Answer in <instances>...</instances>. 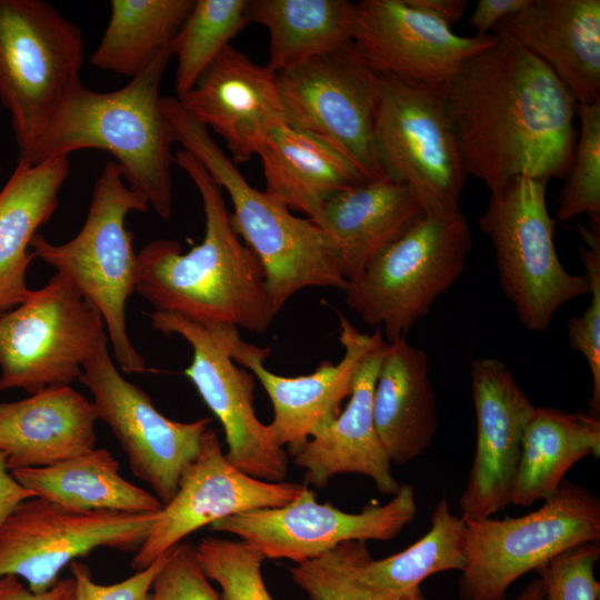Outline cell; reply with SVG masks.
Listing matches in <instances>:
<instances>
[{"mask_svg": "<svg viewBox=\"0 0 600 600\" xmlns=\"http://www.w3.org/2000/svg\"><path fill=\"white\" fill-rule=\"evenodd\" d=\"M177 99L193 120L222 137L236 164L249 161L273 128L287 122L277 73L231 44Z\"/></svg>", "mask_w": 600, "mask_h": 600, "instance_id": "44dd1931", "label": "cell"}, {"mask_svg": "<svg viewBox=\"0 0 600 600\" xmlns=\"http://www.w3.org/2000/svg\"><path fill=\"white\" fill-rule=\"evenodd\" d=\"M578 116L579 133L556 219L588 214L591 222L600 223V101L579 106Z\"/></svg>", "mask_w": 600, "mask_h": 600, "instance_id": "e575fe53", "label": "cell"}, {"mask_svg": "<svg viewBox=\"0 0 600 600\" xmlns=\"http://www.w3.org/2000/svg\"><path fill=\"white\" fill-rule=\"evenodd\" d=\"M463 520L460 600H506L510 586L523 574L568 549L600 540L599 499L568 480L528 514Z\"/></svg>", "mask_w": 600, "mask_h": 600, "instance_id": "9c48e42d", "label": "cell"}, {"mask_svg": "<svg viewBox=\"0 0 600 600\" xmlns=\"http://www.w3.org/2000/svg\"><path fill=\"white\" fill-rule=\"evenodd\" d=\"M472 233L460 209L423 214L344 288V302L387 342L407 336L462 274Z\"/></svg>", "mask_w": 600, "mask_h": 600, "instance_id": "8992f818", "label": "cell"}, {"mask_svg": "<svg viewBox=\"0 0 600 600\" xmlns=\"http://www.w3.org/2000/svg\"><path fill=\"white\" fill-rule=\"evenodd\" d=\"M444 97L464 171L490 192L519 177L567 176L579 103L526 49L497 39L461 66Z\"/></svg>", "mask_w": 600, "mask_h": 600, "instance_id": "6da1fadb", "label": "cell"}, {"mask_svg": "<svg viewBox=\"0 0 600 600\" xmlns=\"http://www.w3.org/2000/svg\"><path fill=\"white\" fill-rule=\"evenodd\" d=\"M289 126L341 153L366 180L386 179L373 147L382 77L353 41L277 73Z\"/></svg>", "mask_w": 600, "mask_h": 600, "instance_id": "30bf717a", "label": "cell"}, {"mask_svg": "<svg viewBox=\"0 0 600 600\" xmlns=\"http://www.w3.org/2000/svg\"><path fill=\"white\" fill-rule=\"evenodd\" d=\"M157 512H76L41 498L23 501L0 527V577L23 579L34 593L51 589L63 568L98 548L136 552Z\"/></svg>", "mask_w": 600, "mask_h": 600, "instance_id": "9a60e30c", "label": "cell"}, {"mask_svg": "<svg viewBox=\"0 0 600 600\" xmlns=\"http://www.w3.org/2000/svg\"><path fill=\"white\" fill-rule=\"evenodd\" d=\"M162 108L176 142L191 152L230 198L232 229L258 258L267 293L278 313L287 301L306 288L344 290L331 246L308 218H299L266 191L253 188L236 163L193 120L176 97H162Z\"/></svg>", "mask_w": 600, "mask_h": 600, "instance_id": "277c9868", "label": "cell"}, {"mask_svg": "<svg viewBox=\"0 0 600 600\" xmlns=\"http://www.w3.org/2000/svg\"><path fill=\"white\" fill-rule=\"evenodd\" d=\"M416 513L417 501L410 484H401L389 502L371 503L357 513L318 502L316 492L304 484L298 498L284 506L232 514L212 523L210 529L237 536L263 559H287L300 564L347 541L392 540Z\"/></svg>", "mask_w": 600, "mask_h": 600, "instance_id": "2e32d148", "label": "cell"}, {"mask_svg": "<svg viewBox=\"0 0 600 600\" xmlns=\"http://www.w3.org/2000/svg\"><path fill=\"white\" fill-rule=\"evenodd\" d=\"M530 0H479L469 19L476 36L486 37L504 18L529 4Z\"/></svg>", "mask_w": 600, "mask_h": 600, "instance_id": "7bdbcfd3", "label": "cell"}, {"mask_svg": "<svg viewBox=\"0 0 600 600\" xmlns=\"http://www.w3.org/2000/svg\"><path fill=\"white\" fill-rule=\"evenodd\" d=\"M373 419L391 461L421 456L438 431V406L427 353L406 337L388 342L373 393Z\"/></svg>", "mask_w": 600, "mask_h": 600, "instance_id": "484cf974", "label": "cell"}, {"mask_svg": "<svg viewBox=\"0 0 600 600\" xmlns=\"http://www.w3.org/2000/svg\"><path fill=\"white\" fill-rule=\"evenodd\" d=\"M83 38L42 0H0V101L28 162L80 83Z\"/></svg>", "mask_w": 600, "mask_h": 600, "instance_id": "52a82bcc", "label": "cell"}, {"mask_svg": "<svg viewBox=\"0 0 600 600\" xmlns=\"http://www.w3.org/2000/svg\"><path fill=\"white\" fill-rule=\"evenodd\" d=\"M194 551L207 578L220 587L222 600H273L261 573L264 559L250 544L207 537Z\"/></svg>", "mask_w": 600, "mask_h": 600, "instance_id": "d590c367", "label": "cell"}, {"mask_svg": "<svg viewBox=\"0 0 600 600\" xmlns=\"http://www.w3.org/2000/svg\"><path fill=\"white\" fill-rule=\"evenodd\" d=\"M289 572L310 600H427L421 589L392 596L366 586L353 570L348 541L319 558L290 567Z\"/></svg>", "mask_w": 600, "mask_h": 600, "instance_id": "8d00e7d4", "label": "cell"}, {"mask_svg": "<svg viewBox=\"0 0 600 600\" xmlns=\"http://www.w3.org/2000/svg\"><path fill=\"white\" fill-rule=\"evenodd\" d=\"M104 334L98 309L57 272L0 314V392L70 386Z\"/></svg>", "mask_w": 600, "mask_h": 600, "instance_id": "8fae6325", "label": "cell"}, {"mask_svg": "<svg viewBox=\"0 0 600 600\" xmlns=\"http://www.w3.org/2000/svg\"><path fill=\"white\" fill-rule=\"evenodd\" d=\"M464 528V520L451 513L443 496L432 512L428 532L396 554L374 560L366 541H348L353 570L374 591L392 596L411 593L421 589V582L434 573L463 570Z\"/></svg>", "mask_w": 600, "mask_h": 600, "instance_id": "1f68e13d", "label": "cell"}, {"mask_svg": "<svg viewBox=\"0 0 600 600\" xmlns=\"http://www.w3.org/2000/svg\"><path fill=\"white\" fill-rule=\"evenodd\" d=\"M170 550L147 568L120 582L100 584L92 578L89 567L80 561L70 563L74 580V600H149L152 582L166 562Z\"/></svg>", "mask_w": 600, "mask_h": 600, "instance_id": "60d3db41", "label": "cell"}, {"mask_svg": "<svg viewBox=\"0 0 600 600\" xmlns=\"http://www.w3.org/2000/svg\"><path fill=\"white\" fill-rule=\"evenodd\" d=\"M69 169L68 156L36 164L18 161L0 190V314L20 304L30 292L26 279L34 258L30 243L57 210Z\"/></svg>", "mask_w": 600, "mask_h": 600, "instance_id": "4316f807", "label": "cell"}, {"mask_svg": "<svg viewBox=\"0 0 600 600\" xmlns=\"http://www.w3.org/2000/svg\"><path fill=\"white\" fill-rule=\"evenodd\" d=\"M491 34L536 56L579 106L600 101L599 0H530Z\"/></svg>", "mask_w": 600, "mask_h": 600, "instance_id": "7402d4cb", "label": "cell"}, {"mask_svg": "<svg viewBox=\"0 0 600 600\" xmlns=\"http://www.w3.org/2000/svg\"><path fill=\"white\" fill-rule=\"evenodd\" d=\"M37 498L12 476L7 466V457L0 452V527L23 501Z\"/></svg>", "mask_w": 600, "mask_h": 600, "instance_id": "ee69618b", "label": "cell"}, {"mask_svg": "<svg viewBox=\"0 0 600 600\" xmlns=\"http://www.w3.org/2000/svg\"><path fill=\"white\" fill-rule=\"evenodd\" d=\"M257 154L264 191L310 220L337 192L369 181L332 147L287 122L273 128Z\"/></svg>", "mask_w": 600, "mask_h": 600, "instance_id": "83f0119b", "label": "cell"}, {"mask_svg": "<svg viewBox=\"0 0 600 600\" xmlns=\"http://www.w3.org/2000/svg\"><path fill=\"white\" fill-rule=\"evenodd\" d=\"M470 376L477 444L459 507L461 518L477 520L511 503L523 431L534 406L499 359H476Z\"/></svg>", "mask_w": 600, "mask_h": 600, "instance_id": "ffe728a7", "label": "cell"}, {"mask_svg": "<svg viewBox=\"0 0 600 600\" xmlns=\"http://www.w3.org/2000/svg\"><path fill=\"white\" fill-rule=\"evenodd\" d=\"M79 381L91 392L97 420L117 438L132 474L153 490L162 506L168 503L197 458L212 419L179 422L159 412L141 388L121 376L107 334L83 362Z\"/></svg>", "mask_w": 600, "mask_h": 600, "instance_id": "5bb4252c", "label": "cell"}, {"mask_svg": "<svg viewBox=\"0 0 600 600\" xmlns=\"http://www.w3.org/2000/svg\"><path fill=\"white\" fill-rule=\"evenodd\" d=\"M589 456H600L599 417L534 407L523 431L511 503L530 507L547 500L567 471Z\"/></svg>", "mask_w": 600, "mask_h": 600, "instance_id": "f1b7e54d", "label": "cell"}, {"mask_svg": "<svg viewBox=\"0 0 600 600\" xmlns=\"http://www.w3.org/2000/svg\"><path fill=\"white\" fill-rule=\"evenodd\" d=\"M406 2L451 28L462 18L468 7L467 0H406Z\"/></svg>", "mask_w": 600, "mask_h": 600, "instance_id": "f6af8a7d", "label": "cell"}, {"mask_svg": "<svg viewBox=\"0 0 600 600\" xmlns=\"http://www.w3.org/2000/svg\"><path fill=\"white\" fill-rule=\"evenodd\" d=\"M426 208L407 187L388 179L363 181L330 197L311 221L328 239L349 282L401 237Z\"/></svg>", "mask_w": 600, "mask_h": 600, "instance_id": "cb8c5ba5", "label": "cell"}, {"mask_svg": "<svg viewBox=\"0 0 600 600\" xmlns=\"http://www.w3.org/2000/svg\"><path fill=\"white\" fill-rule=\"evenodd\" d=\"M373 147L386 179L411 190L424 208L460 209L464 171L444 86L382 76Z\"/></svg>", "mask_w": 600, "mask_h": 600, "instance_id": "7c38bea8", "label": "cell"}, {"mask_svg": "<svg viewBox=\"0 0 600 600\" xmlns=\"http://www.w3.org/2000/svg\"><path fill=\"white\" fill-rule=\"evenodd\" d=\"M248 0H197L177 33L172 56L177 58L174 89L181 98L201 73L248 23Z\"/></svg>", "mask_w": 600, "mask_h": 600, "instance_id": "836d02e7", "label": "cell"}, {"mask_svg": "<svg viewBox=\"0 0 600 600\" xmlns=\"http://www.w3.org/2000/svg\"><path fill=\"white\" fill-rule=\"evenodd\" d=\"M149 317L153 329L177 334L191 347L192 360L184 374L221 423L228 460L253 478L283 481L289 454L277 442L269 424L256 414L254 376L232 359L234 342L240 337L238 328L200 323L169 312L153 311Z\"/></svg>", "mask_w": 600, "mask_h": 600, "instance_id": "4fadbf2b", "label": "cell"}, {"mask_svg": "<svg viewBox=\"0 0 600 600\" xmlns=\"http://www.w3.org/2000/svg\"><path fill=\"white\" fill-rule=\"evenodd\" d=\"M387 343L384 339L377 343L359 364L339 416L292 456V463L306 470V486L323 489L333 476L358 473L370 478L383 494L400 489L373 419L374 387Z\"/></svg>", "mask_w": 600, "mask_h": 600, "instance_id": "603a6c76", "label": "cell"}, {"mask_svg": "<svg viewBox=\"0 0 600 600\" xmlns=\"http://www.w3.org/2000/svg\"><path fill=\"white\" fill-rule=\"evenodd\" d=\"M92 401L70 386L0 402V452L10 471L51 466L96 448Z\"/></svg>", "mask_w": 600, "mask_h": 600, "instance_id": "d4e9b609", "label": "cell"}, {"mask_svg": "<svg viewBox=\"0 0 600 600\" xmlns=\"http://www.w3.org/2000/svg\"><path fill=\"white\" fill-rule=\"evenodd\" d=\"M546 182L519 177L490 192L478 218L492 242L500 288L524 328L541 332L567 302L588 294L584 274L562 266L554 244Z\"/></svg>", "mask_w": 600, "mask_h": 600, "instance_id": "ba28073f", "label": "cell"}, {"mask_svg": "<svg viewBox=\"0 0 600 600\" xmlns=\"http://www.w3.org/2000/svg\"><path fill=\"white\" fill-rule=\"evenodd\" d=\"M37 498L76 512L114 511L151 513L162 508L151 492L120 473V464L104 448L40 468L11 471Z\"/></svg>", "mask_w": 600, "mask_h": 600, "instance_id": "f546056e", "label": "cell"}, {"mask_svg": "<svg viewBox=\"0 0 600 600\" xmlns=\"http://www.w3.org/2000/svg\"><path fill=\"white\" fill-rule=\"evenodd\" d=\"M171 57V49L161 52L144 71L116 91L96 92L78 83L27 163L69 156L80 149L108 151L117 159L130 188L160 218L169 219L171 167L176 163L171 146L176 139L159 89Z\"/></svg>", "mask_w": 600, "mask_h": 600, "instance_id": "3957f363", "label": "cell"}, {"mask_svg": "<svg viewBox=\"0 0 600 600\" xmlns=\"http://www.w3.org/2000/svg\"><path fill=\"white\" fill-rule=\"evenodd\" d=\"M304 484L253 478L233 466L214 429L208 428L197 458L183 472L172 499L157 512L131 568H147L198 529L232 514L293 501Z\"/></svg>", "mask_w": 600, "mask_h": 600, "instance_id": "e0dca14e", "label": "cell"}, {"mask_svg": "<svg viewBox=\"0 0 600 600\" xmlns=\"http://www.w3.org/2000/svg\"><path fill=\"white\" fill-rule=\"evenodd\" d=\"M516 600H543V586L541 580L536 578L530 581Z\"/></svg>", "mask_w": 600, "mask_h": 600, "instance_id": "bcb514c9", "label": "cell"}, {"mask_svg": "<svg viewBox=\"0 0 600 600\" xmlns=\"http://www.w3.org/2000/svg\"><path fill=\"white\" fill-rule=\"evenodd\" d=\"M249 23L269 31V60L276 73L352 41L354 3L347 0H248Z\"/></svg>", "mask_w": 600, "mask_h": 600, "instance_id": "4dcf8cb0", "label": "cell"}, {"mask_svg": "<svg viewBox=\"0 0 600 600\" xmlns=\"http://www.w3.org/2000/svg\"><path fill=\"white\" fill-rule=\"evenodd\" d=\"M352 41L379 74L441 87L497 38L461 37L406 0H361L354 3Z\"/></svg>", "mask_w": 600, "mask_h": 600, "instance_id": "ac0fdd59", "label": "cell"}, {"mask_svg": "<svg viewBox=\"0 0 600 600\" xmlns=\"http://www.w3.org/2000/svg\"><path fill=\"white\" fill-rule=\"evenodd\" d=\"M149 600H222L202 571L194 547L180 542L173 547L157 573Z\"/></svg>", "mask_w": 600, "mask_h": 600, "instance_id": "ab89813d", "label": "cell"}, {"mask_svg": "<svg viewBox=\"0 0 600 600\" xmlns=\"http://www.w3.org/2000/svg\"><path fill=\"white\" fill-rule=\"evenodd\" d=\"M338 317L342 358L338 363L323 360L306 376L273 373L264 364L270 348L246 342L241 337L234 342L232 359L250 371L267 392L273 409L269 427L277 442L283 448L286 446L290 456L339 416L342 401L352 391L359 364L383 340L380 329L363 333L340 312Z\"/></svg>", "mask_w": 600, "mask_h": 600, "instance_id": "d6986e66", "label": "cell"}, {"mask_svg": "<svg viewBox=\"0 0 600 600\" xmlns=\"http://www.w3.org/2000/svg\"><path fill=\"white\" fill-rule=\"evenodd\" d=\"M584 246L579 253L584 267V276L590 283L591 296L588 308L573 316L568 322L570 348L587 361L592 377L590 414L600 413V223L590 221L589 227L579 226Z\"/></svg>", "mask_w": 600, "mask_h": 600, "instance_id": "74e56055", "label": "cell"}, {"mask_svg": "<svg viewBox=\"0 0 600 600\" xmlns=\"http://www.w3.org/2000/svg\"><path fill=\"white\" fill-rule=\"evenodd\" d=\"M194 0H112L104 34L90 57L102 70L130 78L144 71L171 44Z\"/></svg>", "mask_w": 600, "mask_h": 600, "instance_id": "d6a6232c", "label": "cell"}, {"mask_svg": "<svg viewBox=\"0 0 600 600\" xmlns=\"http://www.w3.org/2000/svg\"><path fill=\"white\" fill-rule=\"evenodd\" d=\"M74 580L60 579L51 589L34 593L18 577H0V600H74Z\"/></svg>", "mask_w": 600, "mask_h": 600, "instance_id": "b9f144b4", "label": "cell"}, {"mask_svg": "<svg viewBox=\"0 0 600 600\" xmlns=\"http://www.w3.org/2000/svg\"><path fill=\"white\" fill-rule=\"evenodd\" d=\"M174 159L201 197L204 237L188 252L171 239L146 244L138 252L136 292L154 311L266 332L277 312L258 258L232 229L221 188L191 152L180 150Z\"/></svg>", "mask_w": 600, "mask_h": 600, "instance_id": "7a4b0ae2", "label": "cell"}, {"mask_svg": "<svg viewBox=\"0 0 600 600\" xmlns=\"http://www.w3.org/2000/svg\"><path fill=\"white\" fill-rule=\"evenodd\" d=\"M599 559V542H588L566 550L537 569L543 600H599L600 582L594 574Z\"/></svg>", "mask_w": 600, "mask_h": 600, "instance_id": "f35d334b", "label": "cell"}, {"mask_svg": "<svg viewBox=\"0 0 600 600\" xmlns=\"http://www.w3.org/2000/svg\"><path fill=\"white\" fill-rule=\"evenodd\" d=\"M148 208L147 200L126 182L119 164L108 161L94 183L81 230L61 244L39 232L30 243L34 258L53 267L98 309L113 358L127 373L146 371V362L127 330L126 306L136 291L138 253L124 221L130 212Z\"/></svg>", "mask_w": 600, "mask_h": 600, "instance_id": "5b68a950", "label": "cell"}]
</instances>
